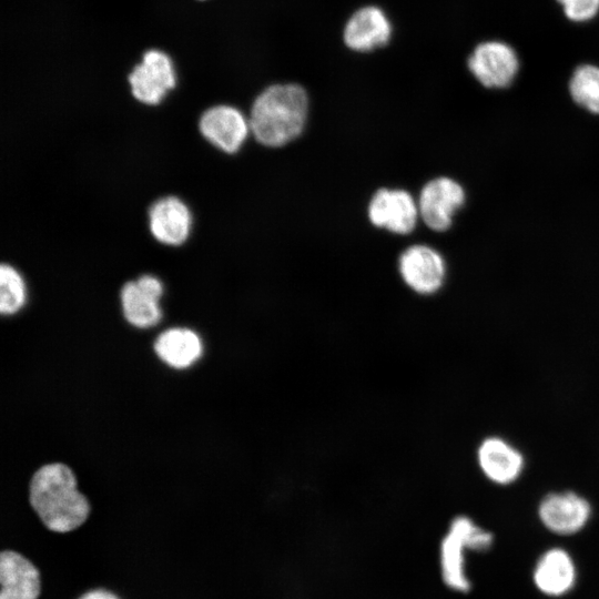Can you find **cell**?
Masks as SVG:
<instances>
[{
    "label": "cell",
    "mask_w": 599,
    "mask_h": 599,
    "mask_svg": "<svg viewBox=\"0 0 599 599\" xmlns=\"http://www.w3.org/2000/svg\"><path fill=\"white\" fill-rule=\"evenodd\" d=\"M199 131L213 146L231 154L240 150L251 129L248 120L238 109L219 104L202 113Z\"/></svg>",
    "instance_id": "8fae6325"
},
{
    "label": "cell",
    "mask_w": 599,
    "mask_h": 599,
    "mask_svg": "<svg viewBox=\"0 0 599 599\" xmlns=\"http://www.w3.org/2000/svg\"><path fill=\"white\" fill-rule=\"evenodd\" d=\"M495 544L494 534L467 515L455 516L439 545V568L444 583L453 591L467 593L471 581L467 575L466 554H484Z\"/></svg>",
    "instance_id": "3957f363"
},
{
    "label": "cell",
    "mask_w": 599,
    "mask_h": 599,
    "mask_svg": "<svg viewBox=\"0 0 599 599\" xmlns=\"http://www.w3.org/2000/svg\"><path fill=\"white\" fill-rule=\"evenodd\" d=\"M199 1H206V0H199Z\"/></svg>",
    "instance_id": "7402d4cb"
},
{
    "label": "cell",
    "mask_w": 599,
    "mask_h": 599,
    "mask_svg": "<svg viewBox=\"0 0 599 599\" xmlns=\"http://www.w3.org/2000/svg\"><path fill=\"white\" fill-rule=\"evenodd\" d=\"M398 275L405 287L418 298H432L446 282L447 267L443 255L435 248L416 244L402 252Z\"/></svg>",
    "instance_id": "5b68a950"
},
{
    "label": "cell",
    "mask_w": 599,
    "mask_h": 599,
    "mask_svg": "<svg viewBox=\"0 0 599 599\" xmlns=\"http://www.w3.org/2000/svg\"><path fill=\"white\" fill-rule=\"evenodd\" d=\"M569 92L578 105L599 115V67H578L569 81Z\"/></svg>",
    "instance_id": "ac0fdd59"
},
{
    "label": "cell",
    "mask_w": 599,
    "mask_h": 599,
    "mask_svg": "<svg viewBox=\"0 0 599 599\" xmlns=\"http://www.w3.org/2000/svg\"><path fill=\"white\" fill-rule=\"evenodd\" d=\"M0 599H37L40 575L35 566L22 555L6 550L0 555Z\"/></svg>",
    "instance_id": "2e32d148"
},
{
    "label": "cell",
    "mask_w": 599,
    "mask_h": 599,
    "mask_svg": "<svg viewBox=\"0 0 599 599\" xmlns=\"http://www.w3.org/2000/svg\"><path fill=\"white\" fill-rule=\"evenodd\" d=\"M308 114V97L296 83L273 84L262 91L251 108L250 129L257 142L277 148L296 139Z\"/></svg>",
    "instance_id": "7a4b0ae2"
},
{
    "label": "cell",
    "mask_w": 599,
    "mask_h": 599,
    "mask_svg": "<svg viewBox=\"0 0 599 599\" xmlns=\"http://www.w3.org/2000/svg\"><path fill=\"white\" fill-rule=\"evenodd\" d=\"M475 459L484 478L493 485L507 487L515 484L526 466L524 454L500 436H487L480 440Z\"/></svg>",
    "instance_id": "ba28073f"
},
{
    "label": "cell",
    "mask_w": 599,
    "mask_h": 599,
    "mask_svg": "<svg viewBox=\"0 0 599 599\" xmlns=\"http://www.w3.org/2000/svg\"><path fill=\"white\" fill-rule=\"evenodd\" d=\"M148 220L152 236L171 246L183 244L192 226L189 207L176 196H164L153 202L148 211Z\"/></svg>",
    "instance_id": "9a60e30c"
},
{
    "label": "cell",
    "mask_w": 599,
    "mask_h": 599,
    "mask_svg": "<svg viewBox=\"0 0 599 599\" xmlns=\"http://www.w3.org/2000/svg\"><path fill=\"white\" fill-rule=\"evenodd\" d=\"M465 199V191L457 181L447 176L433 179L420 191L419 216L430 230L444 232L451 226Z\"/></svg>",
    "instance_id": "9c48e42d"
},
{
    "label": "cell",
    "mask_w": 599,
    "mask_h": 599,
    "mask_svg": "<svg viewBox=\"0 0 599 599\" xmlns=\"http://www.w3.org/2000/svg\"><path fill=\"white\" fill-rule=\"evenodd\" d=\"M79 599H119L114 593L99 589L82 595Z\"/></svg>",
    "instance_id": "44dd1931"
},
{
    "label": "cell",
    "mask_w": 599,
    "mask_h": 599,
    "mask_svg": "<svg viewBox=\"0 0 599 599\" xmlns=\"http://www.w3.org/2000/svg\"><path fill=\"white\" fill-rule=\"evenodd\" d=\"M418 216V204L404 190L379 189L368 204L372 224L396 234L410 233Z\"/></svg>",
    "instance_id": "7c38bea8"
},
{
    "label": "cell",
    "mask_w": 599,
    "mask_h": 599,
    "mask_svg": "<svg viewBox=\"0 0 599 599\" xmlns=\"http://www.w3.org/2000/svg\"><path fill=\"white\" fill-rule=\"evenodd\" d=\"M572 21H587L599 10V0H557Z\"/></svg>",
    "instance_id": "ffe728a7"
},
{
    "label": "cell",
    "mask_w": 599,
    "mask_h": 599,
    "mask_svg": "<svg viewBox=\"0 0 599 599\" xmlns=\"http://www.w3.org/2000/svg\"><path fill=\"white\" fill-rule=\"evenodd\" d=\"M393 33L387 14L376 6L355 11L345 24L344 42L357 52H369L385 47Z\"/></svg>",
    "instance_id": "5bb4252c"
},
{
    "label": "cell",
    "mask_w": 599,
    "mask_h": 599,
    "mask_svg": "<svg viewBox=\"0 0 599 599\" xmlns=\"http://www.w3.org/2000/svg\"><path fill=\"white\" fill-rule=\"evenodd\" d=\"M468 69L488 89L510 85L517 75L519 61L511 47L499 41L478 44L468 58Z\"/></svg>",
    "instance_id": "30bf717a"
},
{
    "label": "cell",
    "mask_w": 599,
    "mask_h": 599,
    "mask_svg": "<svg viewBox=\"0 0 599 599\" xmlns=\"http://www.w3.org/2000/svg\"><path fill=\"white\" fill-rule=\"evenodd\" d=\"M26 302V285L18 271L9 264L0 267V311L2 314L18 312Z\"/></svg>",
    "instance_id": "d6986e66"
},
{
    "label": "cell",
    "mask_w": 599,
    "mask_h": 599,
    "mask_svg": "<svg viewBox=\"0 0 599 599\" xmlns=\"http://www.w3.org/2000/svg\"><path fill=\"white\" fill-rule=\"evenodd\" d=\"M579 569L573 555L560 545L546 548L531 569L534 588L544 597L560 599L573 591Z\"/></svg>",
    "instance_id": "8992f818"
},
{
    "label": "cell",
    "mask_w": 599,
    "mask_h": 599,
    "mask_svg": "<svg viewBox=\"0 0 599 599\" xmlns=\"http://www.w3.org/2000/svg\"><path fill=\"white\" fill-rule=\"evenodd\" d=\"M162 292V283L153 275L126 282L121 290V303L128 322L140 328L155 325L161 318Z\"/></svg>",
    "instance_id": "4fadbf2b"
},
{
    "label": "cell",
    "mask_w": 599,
    "mask_h": 599,
    "mask_svg": "<svg viewBox=\"0 0 599 599\" xmlns=\"http://www.w3.org/2000/svg\"><path fill=\"white\" fill-rule=\"evenodd\" d=\"M593 508L583 495L566 489L549 491L538 501L536 516L550 535L570 538L581 534L590 524Z\"/></svg>",
    "instance_id": "277c9868"
},
{
    "label": "cell",
    "mask_w": 599,
    "mask_h": 599,
    "mask_svg": "<svg viewBox=\"0 0 599 599\" xmlns=\"http://www.w3.org/2000/svg\"><path fill=\"white\" fill-rule=\"evenodd\" d=\"M29 500L44 526L55 532H68L88 518L90 505L77 489L72 470L63 464L42 466L30 481Z\"/></svg>",
    "instance_id": "6da1fadb"
},
{
    "label": "cell",
    "mask_w": 599,
    "mask_h": 599,
    "mask_svg": "<svg viewBox=\"0 0 599 599\" xmlns=\"http://www.w3.org/2000/svg\"><path fill=\"white\" fill-rule=\"evenodd\" d=\"M128 82L135 100L148 105L159 104L176 84L170 57L160 50H148L129 74Z\"/></svg>",
    "instance_id": "52a82bcc"
},
{
    "label": "cell",
    "mask_w": 599,
    "mask_h": 599,
    "mask_svg": "<svg viewBox=\"0 0 599 599\" xmlns=\"http://www.w3.org/2000/svg\"><path fill=\"white\" fill-rule=\"evenodd\" d=\"M158 356L174 368H186L202 353L200 337L187 328H171L163 332L154 343Z\"/></svg>",
    "instance_id": "e0dca14e"
}]
</instances>
